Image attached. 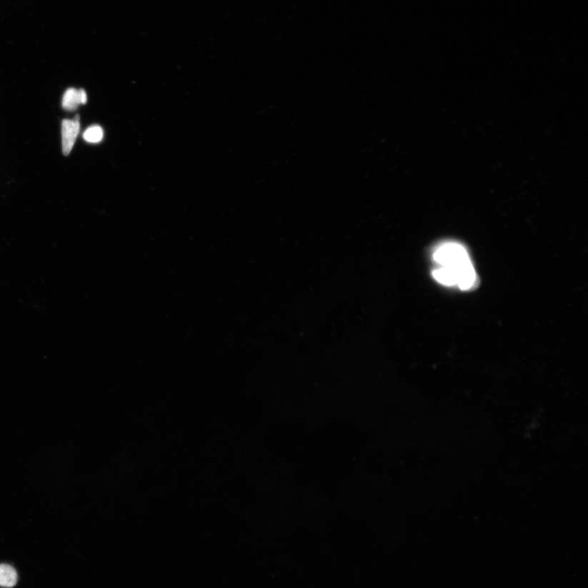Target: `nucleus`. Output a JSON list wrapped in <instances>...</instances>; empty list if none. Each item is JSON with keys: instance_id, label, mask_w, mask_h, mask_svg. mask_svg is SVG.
I'll use <instances>...</instances> for the list:
<instances>
[{"instance_id": "7ed1b4c3", "label": "nucleus", "mask_w": 588, "mask_h": 588, "mask_svg": "<svg viewBox=\"0 0 588 588\" xmlns=\"http://www.w3.org/2000/svg\"><path fill=\"white\" fill-rule=\"evenodd\" d=\"M87 94L84 89H69L64 94L62 99V107L65 110L76 111L81 104H86Z\"/></svg>"}, {"instance_id": "f03ea898", "label": "nucleus", "mask_w": 588, "mask_h": 588, "mask_svg": "<svg viewBox=\"0 0 588 588\" xmlns=\"http://www.w3.org/2000/svg\"><path fill=\"white\" fill-rule=\"evenodd\" d=\"M79 116L77 115L75 119H64L61 124V136H62V152L64 156H68L73 149L75 145L77 136L79 133Z\"/></svg>"}, {"instance_id": "20e7f679", "label": "nucleus", "mask_w": 588, "mask_h": 588, "mask_svg": "<svg viewBox=\"0 0 588 588\" xmlns=\"http://www.w3.org/2000/svg\"><path fill=\"white\" fill-rule=\"evenodd\" d=\"M18 573L9 564H0V587H13L18 582Z\"/></svg>"}, {"instance_id": "f257e3e1", "label": "nucleus", "mask_w": 588, "mask_h": 588, "mask_svg": "<svg viewBox=\"0 0 588 588\" xmlns=\"http://www.w3.org/2000/svg\"><path fill=\"white\" fill-rule=\"evenodd\" d=\"M433 259L438 267L432 276L439 284L462 290L476 286L477 272L464 245L453 241L442 243L434 251Z\"/></svg>"}, {"instance_id": "39448f33", "label": "nucleus", "mask_w": 588, "mask_h": 588, "mask_svg": "<svg viewBox=\"0 0 588 588\" xmlns=\"http://www.w3.org/2000/svg\"><path fill=\"white\" fill-rule=\"evenodd\" d=\"M104 130L99 125L89 128L84 134V139L89 144H99L104 139Z\"/></svg>"}]
</instances>
